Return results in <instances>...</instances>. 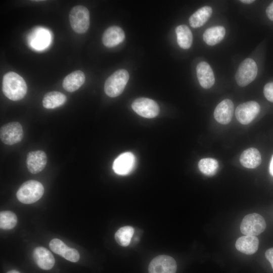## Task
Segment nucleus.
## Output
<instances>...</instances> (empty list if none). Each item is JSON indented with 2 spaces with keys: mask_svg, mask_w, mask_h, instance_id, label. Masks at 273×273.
<instances>
[{
  "mask_svg": "<svg viewBox=\"0 0 273 273\" xmlns=\"http://www.w3.org/2000/svg\"><path fill=\"white\" fill-rule=\"evenodd\" d=\"M225 34V29L222 26H213L204 31L203 38L209 46H214L221 41Z\"/></svg>",
  "mask_w": 273,
  "mask_h": 273,
  "instance_id": "nucleus-21",
  "label": "nucleus"
},
{
  "mask_svg": "<svg viewBox=\"0 0 273 273\" xmlns=\"http://www.w3.org/2000/svg\"><path fill=\"white\" fill-rule=\"evenodd\" d=\"M2 90L7 98L16 101L24 97L27 87L25 80L20 75L14 72H9L3 77Z\"/></svg>",
  "mask_w": 273,
  "mask_h": 273,
  "instance_id": "nucleus-1",
  "label": "nucleus"
},
{
  "mask_svg": "<svg viewBox=\"0 0 273 273\" xmlns=\"http://www.w3.org/2000/svg\"><path fill=\"white\" fill-rule=\"evenodd\" d=\"M266 258L269 261L273 269V248L267 249L265 253Z\"/></svg>",
  "mask_w": 273,
  "mask_h": 273,
  "instance_id": "nucleus-30",
  "label": "nucleus"
},
{
  "mask_svg": "<svg viewBox=\"0 0 273 273\" xmlns=\"http://www.w3.org/2000/svg\"><path fill=\"white\" fill-rule=\"evenodd\" d=\"M66 96L59 92L47 93L42 100L43 106L47 109H55L63 105L66 101Z\"/></svg>",
  "mask_w": 273,
  "mask_h": 273,
  "instance_id": "nucleus-23",
  "label": "nucleus"
},
{
  "mask_svg": "<svg viewBox=\"0 0 273 273\" xmlns=\"http://www.w3.org/2000/svg\"><path fill=\"white\" fill-rule=\"evenodd\" d=\"M260 110V107L257 102L250 101L240 104L236 109L235 115L240 123L248 124L256 118Z\"/></svg>",
  "mask_w": 273,
  "mask_h": 273,
  "instance_id": "nucleus-8",
  "label": "nucleus"
},
{
  "mask_svg": "<svg viewBox=\"0 0 273 273\" xmlns=\"http://www.w3.org/2000/svg\"><path fill=\"white\" fill-rule=\"evenodd\" d=\"M198 167L203 174L212 176L216 173L218 168V163L216 160L213 158H203L199 161Z\"/></svg>",
  "mask_w": 273,
  "mask_h": 273,
  "instance_id": "nucleus-26",
  "label": "nucleus"
},
{
  "mask_svg": "<svg viewBox=\"0 0 273 273\" xmlns=\"http://www.w3.org/2000/svg\"><path fill=\"white\" fill-rule=\"evenodd\" d=\"M129 79V73L125 69H119L111 74L106 80L104 91L112 98L119 96L123 91Z\"/></svg>",
  "mask_w": 273,
  "mask_h": 273,
  "instance_id": "nucleus-3",
  "label": "nucleus"
},
{
  "mask_svg": "<svg viewBox=\"0 0 273 273\" xmlns=\"http://www.w3.org/2000/svg\"><path fill=\"white\" fill-rule=\"evenodd\" d=\"M7 273H20V272L16 270H11L8 271Z\"/></svg>",
  "mask_w": 273,
  "mask_h": 273,
  "instance_id": "nucleus-34",
  "label": "nucleus"
},
{
  "mask_svg": "<svg viewBox=\"0 0 273 273\" xmlns=\"http://www.w3.org/2000/svg\"><path fill=\"white\" fill-rule=\"evenodd\" d=\"M265 228L266 222L264 218L255 213L246 215L240 225L241 233L249 236H257L262 233Z\"/></svg>",
  "mask_w": 273,
  "mask_h": 273,
  "instance_id": "nucleus-6",
  "label": "nucleus"
},
{
  "mask_svg": "<svg viewBox=\"0 0 273 273\" xmlns=\"http://www.w3.org/2000/svg\"><path fill=\"white\" fill-rule=\"evenodd\" d=\"M259 240L254 236L245 235L238 238L235 247L240 252L245 254L251 255L255 253L258 249Z\"/></svg>",
  "mask_w": 273,
  "mask_h": 273,
  "instance_id": "nucleus-18",
  "label": "nucleus"
},
{
  "mask_svg": "<svg viewBox=\"0 0 273 273\" xmlns=\"http://www.w3.org/2000/svg\"><path fill=\"white\" fill-rule=\"evenodd\" d=\"M177 41L183 49H189L193 42V34L190 28L186 25H180L175 28Z\"/></svg>",
  "mask_w": 273,
  "mask_h": 273,
  "instance_id": "nucleus-24",
  "label": "nucleus"
},
{
  "mask_svg": "<svg viewBox=\"0 0 273 273\" xmlns=\"http://www.w3.org/2000/svg\"><path fill=\"white\" fill-rule=\"evenodd\" d=\"M176 269L175 260L166 255L155 257L150 262L148 267L149 273H175Z\"/></svg>",
  "mask_w": 273,
  "mask_h": 273,
  "instance_id": "nucleus-10",
  "label": "nucleus"
},
{
  "mask_svg": "<svg viewBox=\"0 0 273 273\" xmlns=\"http://www.w3.org/2000/svg\"><path fill=\"white\" fill-rule=\"evenodd\" d=\"M257 72L255 62L250 58L245 59L240 64L235 75L237 84L241 87L248 85L255 79Z\"/></svg>",
  "mask_w": 273,
  "mask_h": 273,
  "instance_id": "nucleus-5",
  "label": "nucleus"
},
{
  "mask_svg": "<svg viewBox=\"0 0 273 273\" xmlns=\"http://www.w3.org/2000/svg\"><path fill=\"white\" fill-rule=\"evenodd\" d=\"M85 79V75L82 71H74L64 78L62 85L66 91L73 92L83 84Z\"/></svg>",
  "mask_w": 273,
  "mask_h": 273,
  "instance_id": "nucleus-19",
  "label": "nucleus"
},
{
  "mask_svg": "<svg viewBox=\"0 0 273 273\" xmlns=\"http://www.w3.org/2000/svg\"><path fill=\"white\" fill-rule=\"evenodd\" d=\"M133 233L134 229L131 226H123L116 232L115 239L119 245L125 247L130 243Z\"/></svg>",
  "mask_w": 273,
  "mask_h": 273,
  "instance_id": "nucleus-27",
  "label": "nucleus"
},
{
  "mask_svg": "<svg viewBox=\"0 0 273 273\" xmlns=\"http://www.w3.org/2000/svg\"><path fill=\"white\" fill-rule=\"evenodd\" d=\"M196 72L199 83L203 88L208 89L213 85L214 73L208 63L204 61L199 63L197 66Z\"/></svg>",
  "mask_w": 273,
  "mask_h": 273,
  "instance_id": "nucleus-15",
  "label": "nucleus"
},
{
  "mask_svg": "<svg viewBox=\"0 0 273 273\" xmlns=\"http://www.w3.org/2000/svg\"><path fill=\"white\" fill-rule=\"evenodd\" d=\"M50 35L48 31L43 29L35 30L31 37V44L36 49H42L49 43Z\"/></svg>",
  "mask_w": 273,
  "mask_h": 273,
  "instance_id": "nucleus-25",
  "label": "nucleus"
},
{
  "mask_svg": "<svg viewBox=\"0 0 273 273\" xmlns=\"http://www.w3.org/2000/svg\"><path fill=\"white\" fill-rule=\"evenodd\" d=\"M212 9L209 6H204L193 13L189 18L190 25L193 28L203 26L210 18Z\"/></svg>",
  "mask_w": 273,
  "mask_h": 273,
  "instance_id": "nucleus-22",
  "label": "nucleus"
},
{
  "mask_svg": "<svg viewBox=\"0 0 273 273\" xmlns=\"http://www.w3.org/2000/svg\"><path fill=\"white\" fill-rule=\"evenodd\" d=\"M135 157L131 152H125L119 155L114 160L112 168L117 174L125 175L130 173L135 165Z\"/></svg>",
  "mask_w": 273,
  "mask_h": 273,
  "instance_id": "nucleus-11",
  "label": "nucleus"
},
{
  "mask_svg": "<svg viewBox=\"0 0 273 273\" xmlns=\"http://www.w3.org/2000/svg\"><path fill=\"white\" fill-rule=\"evenodd\" d=\"M47 163V157L42 151L30 152L27 156L26 164L28 170L33 174L40 172L45 167Z\"/></svg>",
  "mask_w": 273,
  "mask_h": 273,
  "instance_id": "nucleus-14",
  "label": "nucleus"
},
{
  "mask_svg": "<svg viewBox=\"0 0 273 273\" xmlns=\"http://www.w3.org/2000/svg\"><path fill=\"white\" fill-rule=\"evenodd\" d=\"M241 164L247 168H255L261 162V157L259 151L254 148L244 151L240 157Z\"/></svg>",
  "mask_w": 273,
  "mask_h": 273,
  "instance_id": "nucleus-20",
  "label": "nucleus"
},
{
  "mask_svg": "<svg viewBox=\"0 0 273 273\" xmlns=\"http://www.w3.org/2000/svg\"><path fill=\"white\" fill-rule=\"evenodd\" d=\"M32 256L35 262L42 269L49 270L55 264V260L53 254L44 247L36 248L33 250Z\"/></svg>",
  "mask_w": 273,
  "mask_h": 273,
  "instance_id": "nucleus-16",
  "label": "nucleus"
},
{
  "mask_svg": "<svg viewBox=\"0 0 273 273\" xmlns=\"http://www.w3.org/2000/svg\"><path fill=\"white\" fill-rule=\"evenodd\" d=\"M44 188L39 181L30 180L24 183L17 191L18 200L24 204H31L38 201L42 196Z\"/></svg>",
  "mask_w": 273,
  "mask_h": 273,
  "instance_id": "nucleus-2",
  "label": "nucleus"
},
{
  "mask_svg": "<svg viewBox=\"0 0 273 273\" xmlns=\"http://www.w3.org/2000/svg\"><path fill=\"white\" fill-rule=\"evenodd\" d=\"M17 222L16 214L10 211H2L0 212V227L4 230L12 229Z\"/></svg>",
  "mask_w": 273,
  "mask_h": 273,
  "instance_id": "nucleus-28",
  "label": "nucleus"
},
{
  "mask_svg": "<svg viewBox=\"0 0 273 273\" xmlns=\"http://www.w3.org/2000/svg\"><path fill=\"white\" fill-rule=\"evenodd\" d=\"M125 38L123 30L117 26H110L104 32L102 36V42L107 47H114L121 42Z\"/></svg>",
  "mask_w": 273,
  "mask_h": 273,
  "instance_id": "nucleus-17",
  "label": "nucleus"
},
{
  "mask_svg": "<svg viewBox=\"0 0 273 273\" xmlns=\"http://www.w3.org/2000/svg\"><path fill=\"white\" fill-rule=\"evenodd\" d=\"M263 94L268 101L273 103V82L267 83L265 85Z\"/></svg>",
  "mask_w": 273,
  "mask_h": 273,
  "instance_id": "nucleus-29",
  "label": "nucleus"
},
{
  "mask_svg": "<svg viewBox=\"0 0 273 273\" xmlns=\"http://www.w3.org/2000/svg\"><path fill=\"white\" fill-rule=\"evenodd\" d=\"M23 137V128L21 124L18 122H10L1 127L0 138L6 145L17 144L21 141Z\"/></svg>",
  "mask_w": 273,
  "mask_h": 273,
  "instance_id": "nucleus-7",
  "label": "nucleus"
},
{
  "mask_svg": "<svg viewBox=\"0 0 273 273\" xmlns=\"http://www.w3.org/2000/svg\"><path fill=\"white\" fill-rule=\"evenodd\" d=\"M234 106L230 99H224L219 103L214 111V117L215 120L220 124L229 123L233 117Z\"/></svg>",
  "mask_w": 273,
  "mask_h": 273,
  "instance_id": "nucleus-13",
  "label": "nucleus"
},
{
  "mask_svg": "<svg viewBox=\"0 0 273 273\" xmlns=\"http://www.w3.org/2000/svg\"><path fill=\"white\" fill-rule=\"evenodd\" d=\"M131 107L138 115L147 118H154L159 113V108L157 103L149 98H140L135 99Z\"/></svg>",
  "mask_w": 273,
  "mask_h": 273,
  "instance_id": "nucleus-9",
  "label": "nucleus"
},
{
  "mask_svg": "<svg viewBox=\"0 0 273 273\" xmlns=\"http://www.w3.org/2000/svg\"><path fill=\"white\" fill-rule=\"evenodd\" d=\"M240 1L243 3L247 4H251L255 2L254 0H241Z\"/></svg>",
  "mask_w": 273,
  "mask_h": 273,
  "instance_id": "nucleus-33",
  "label": "nucleus"
},
{
  "mask_svg": "<svg viewBox=\"0 0 273 273\" xmlns=\"http://www.w3.org/2000/svg\"><path fill=\"white\" fill-rule=\"evenodd\" d=\"M269 173L273 176V155L271 157L269 164Z\"/></svg>",
  "mask_w": 273,
  "mask_h": 273,
  "instance_id": "nucleus-32",
  "label": "nucleus"
},
{
  "mask_svg": "<svg viewBox=\"0 0 273 273\" xmlns=\"http://www.w3.org/2000/svg\"><path fill=\"white\" fill-rule=\"evenodd\" d=\"M49 246L53 252L70 261L76 262L79 259L80 256L78 251L75 249L68 247L59 239L51 240Z\"/></svg>",
  "mask_w": 273,
  "mask_h": 273,
  "instance_id": "nucleus-12",
  "label": "nucleus"
},
{
  "mask_svg": "<svg viewBox=\"0 0 273 273\" xmlns=\"http://www.w3.org/2000/svg\"><path fill=\"white\" fill-rule=\"evenodd\" d=\"M266 13L267 17L273 21V2L266 8Z\"/></svg>",
  "mask_w": 273,
  "mask_h": 273,
  "instance_id": "nucleus-31",
  "label": "nucleus"
},
{
  "mask_svg": "<svg viewBox=\"0 0 273 273\" xmlns=\"http://www.w3.org/2000/svg\"><path fill=\"white\" fill-rule=\"evenodd\" d=\"M69 21L71 28L77 33H85L90 24L89 12L83 6H76L69 13Z\"/></svg>",
  "mask_w": 273,
  "mask_h": 273,
  "instance_id": "nucleus-4",
  "label": "nucleus"
}]
</instances>
